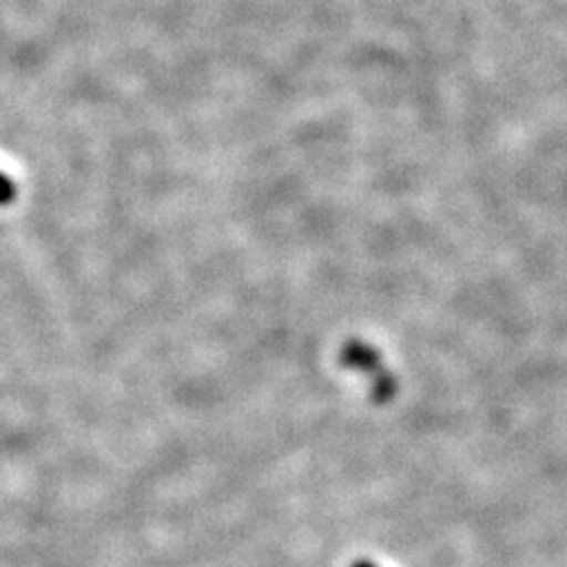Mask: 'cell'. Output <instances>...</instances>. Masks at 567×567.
I'll return each instance as SVG.
<instances>
[{"label": "cell", "mask_w": 567, "mask_h": 567, "mask_svg": "<svg viewBox=\"0 0 567 567\" xmlns=\"http://www.w3.org/2000/svg\"><path fill=\"white\" fill-rule=\"evenodd\" d=\"M16 198V183L11 182L4 173H0V206L13 203Z\"/></svg>", "instance_id": "1"}, {"label": "cell", "mask_w": 567, "mask_h": 567, "mask_svg": "<svg viewBox=\"0 0 567 567\" xmlns=\"http://www.w3.org/2000/svg\"><path fill=\"white\" fill-rule=\"evenodd\" d=\"M353 567H374L372 566V564H368V561H358V564H355V566Z\"/></svg>", "instance_id": "2"}]
</instances>
